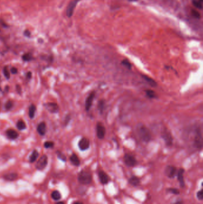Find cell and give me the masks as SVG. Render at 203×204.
<instances>
[{"mask_svg": "<svg viewBox=\"0 0 203 204\" xmlns=\"http://www.w3.org/2000/svg\"><path fill=\"white\" fill-rule=\"evenodd\" d=\"M39 156V153L36 150H34L32 152L31 155L29 157V162L30 163H33L36 161V160L38 159Z\"/></svg>", "mask_w": 203, "mask_h": 204, "instance_id": "23", "label": "cell"}, {"mask_svg": "<svg viewBox=\"0 0 203 204\" xmlns=\"http://www.w3.org/2000/svg\"><path fill=\"white\" fill-rule=\"evenodd\" d=\"M31 77H32V73L30 72H27V75H26V78L27 79H30L31 78Z\"/></svg>", "mask_w": 203, "mask_h": 204, "instance_id": "41", "label": "cell"}, {"mask_svg": "<svg viewBox=\"0 0 203 204\" xmlns=\"http://www.w3.org/2000/svg\"><path fill=\"white\" fill-rule=\"evenodd\" d=\"M121 64L123 66H125L126 68H127L129 70H131L132 67V64L130 62V61L127 59L122 60L121 61Z\"/></svg>", "mask_w": 203, "mask_h": 204, "instance_id": "25", "label": "cell"}, {"mask_svg": "<svg viewBox=\"0 0 203 204\" xmlns=\"http://www.w3.org/2000/svg\"><path fill=\"white\" fill-rule=\"evenodd\" d=\"M98 178H99V181L103 185H106L110 181V178L109 176L104 171H99L98 173Z\"/></svg>", "mask_w": 203, "mask_h": 204, "instance_id": "12", "label": "cell"}, {"mask_svg": "<svg viewBox=\"0 0 203 204\" xmlns=\"http://www.w3.org/2000/svg\"><path fill=\"white\" fill-rule=\"evenodd\" d=\"M51 197L55 200H59L62 198V195L58 190H54L51 193Z\"/></svg>", "mask_w": 203, "mask_h": 204, "instance_id": "26", "label": "cell"}, {"mask_svg": "<svg viewBox=\"0 0 203 204\" xmlns=\"http://www.w3.org/2000/svg\"><path fill=\"white\" fill-rule=\"evenodd\" d=\"M166 192L169 193L173 194L175 195H178L180 194V191L178 189L175 188V187H169L166 189Z\"/></svg>", "mask_w": 203, "mask_h": 204, "instance_id": "27", "label": "cell"}, {"mask_svg": "<svg viewBox=\"0 0 203 204\" xmlns=\"http://www.w3.org/2000/svg\"><path fill=\"white\" fill-rule=\"evenodd\" d=\"M22 59H23L24 61H29L32 60V59H33V57H32V54H30V53H26V54H23V56H22Z\"/></svg>", "mask_w": 203, "mask_h": 204, "instance_id": "29", "label": "cell"}, {"mask_svg": "<svg viewBox=\"0 0 203 204\" xmlns=\"http://www.w3.org/2000/svg\"><path fill=\"white\" fill-rule=\"evenodd\" d=\"M46 109L51 113H57L59 111V107L57 103H48L45 105Z\"/></svg>", "mask_w": 203, "mask_h": 204, "instance_id": "14", "label": "cell"}, {"mask_svg": "<svg viewBox=\"0 0 203 204\" xmlns=\"http://www.w3.org/2000/svg\"><path fill=\"white\" fill-rule=\"evenodd\" d=\"M141 76L143 78V79H144V81H145L147 82V84H148L149 85H150L151 87H156L157 86V82H156L154 79H153L152 78L149 77L146 75H144V74H141Z\"/></svg>", "mask_w": 203, "mask_h": 204, "instance_id": "15", "label": "cell"}, {"mask_svg": "<svg viewBox=\"0 0 203 204\" xmlns=\"http://www.w3.org/2000/svg\"><path fill=\"white\" fill-rule=\"evenodd\" d=\"M70 161L72 163V165H73L75 166H79L80 164V159L75 153H73L70 156Z\"/></svg>", "mask_w": 203, "mask_h": 204, "instance_id": "19", "label": "cell"}, {"mask_svg": "<svg viewBox=\"0 0 203 204\" xmlns=\"http://www.w3.org/2000/svg\"><path fill=\"white\" fill-rule=\"evenodd\" d=\"M3 73H4V75L6 78L7 79L10 78V72L7 66L4 67V69H3Z\"/></svg>", "mask_w": 203, "mask_h": 204, "instance_id": "35", "label": "cell"}, {"mask_svg": "<svg viewBox=\"0 0 203 204\" xmlns=\"http://www.w3.org/2000/svg\"><path fill=\"white\" fill-rule=\"evenodd\" d=\"M199 1H200V2H201V3H202V1H203V0H199Z\"/></svg>", "mask_w": 203, "mask_h": 204, "instance_id": "46", "label": "cell"}, {"mask_svg": "<svg viewBox=\"0 0 203 204\" xmlns=\"http://www.w3.org/2000/svg\"><path fill=\"white\" fill-rule=\"evenodd\" d=\"M46 124L45 122H42L41 123H39L38 124V127H37V131H38V132L39 133L40 135H44L45 134L46 132Z\"/></svg>", "mask_w": 203, "mask_h": 204, "instance_id": "18", "label": "cell"}, {"mask_svg": "<svg viewBox=\"0 0 203 204\" xmlns=\"http://www.w3.org/2000/svg\"><path fill=\"white\" fill-rule=\"evenodd\" d=\"M161 138L163 140L165 145L168 147L172 146L173 144V138L172 132L169 129L164 127L162 129L160 134Z\"/></svg>", "mask_w": 203, "mask_h": 204, "instance_id": "4", "label": "cell"}, {"mask_svg": "<svg viewBox=\"0 0 203 204\" xmlns=\"http://www.w3.org/2000/svg\"><path fill=\"white\" fill-rule=\"evenodd\" d=\"M128 183L130 185L133 186V187H137L141 183V180L139 177L137 176H131L128 180Z\"/></svg>", "mask_w": 203, "mask_h": 204, "instance_id": "16", "label": "cell"}, {"mask_svg": "<svg viewBox=\"0 0 203 204\" xmlns=\"http://www.w3.org/2000/svg\"><path fill=\"white\" fill-rule=\"evenodd\" d=\"M177 168L173 165H167L164 169V174L169 179H174L176 176Z\"/></svg>", "mask_w": 203, "mask_h": 204, "instance_id": "7", "label": "cell"}, {"mask_svg": "<svg viewBox=\"0 0 203 204\" xmlns=\"http://www.w3.org/2000/svg\"><path fill=\"white\" fill-rule=\"evenodd\" d=\"M56 204H65L64 203V202H62V201H60V202H58Z\"/></svg>", "mask_w": 203, "mask_h": 204, "instance_id": "44", "label": "cell"}, {"mask_svg": "<svg viewBox=\"0 0 203 204\" xmlns=\"http://www.w3.org/2000/svg\"><path fill=\"white\" fill-rule=\"evenodd\" d=\"M4 179L5 180L7 181H14L16 180V179L18 177V175H17V173H8V174H6L4 175L3 176Z\"/></svg>", "mask_w": 203, "mask_h": 204, "instance_id": "20", "label": "cell"}, {"mask_svg": "<svg viewBox=\"0 0 203 204\" xmlns=\"http://www.w3.org/2000/svg\"><path fill=\"white\" fill-rule=\"evenodd\" d=\"M191 14H192V15L194 17H195V18H196V19H199L201 17L200 13H199L198 11H196V10H194V9L192 10H191Z\"/></svg>", "mask_w": 203, "mask_h": 204, "instance_id": "32", "label": "cell"}, {"mask_svg": "<svg viewBox=\"0 0 203 204\" xmlns=\"http://www.w3.org/2000/svg\"><path fill=\"white\" fill-rule=\"evenodd\" d=\"M129 1H138V0H129Z\"/></svg>", "mask_w": 203, "mask_h": 204, "instance_id": "45", "label": "cell"}, {"mask_svg": "<svg viewBox=\"0 0 203 204\" xmlns=\"http://www.w3.org/2000/svg\"><path fill=\"white\" fill-rule=\"evenodd\" d=\"M172 204H184V201L182 199H178Z\"/></svg>", "mask_w": 203, "mask_h": 204, "instance_id": "38", "label": "cell"}, {"mask_svg": "<svg viewBox=\"0 0 203 204\" xmlns=\"http://www.w3.org/2000/svg\"><path fill=\"white\" fill-rule=\"evenodd\" d=\"M24 34L26 35V37H29L30 35V33L29 31H28V30H26V31L24 32Z\"/></svg>", "mask_w": 203, "mask_h": 204, "instance_id": "42", "label": "cell"}, {"mask_svg": "<svg viewBox=\"0 0 203 204\" xmlns=\"http://www.w3.org/2000/svg\"><path fill=\"white\" fill-rule=\"evenodd\" d=\"M78 1L79 0H73V1H71L70 4H69L67 9V16H68V17H70L71 16L73 15L74 9H75L76 6Z\"/></svg>", "mask_w": 203, "mask_h": 204, "instance_id": "13", "label": "cell"}, {"mask_svg": "<svg viewBox=\"0 0 203 204\" xmlns=\"http://www.w3.org/2000/svg\"><path fill=\"white\" fill-rule=\"evenodd\" d=\"M17 127L19 130H23L26 128V126L25 122L23 120H19L17 122Z\"/></svg>", "mask_w": 203, "mask_h": 204, "instance_id": "28", "label": "cell"}, {"mask_svg": "<svg viewBox=\"0 0 203 204\" xmlns=\"http://www.w3.org/2000/svg\"><path fill=\"white\" fill-rule=\"evenodd\" d=\"M96 133L97 138L99 140H103L105 137L106 129L102 123L98 122L96 125Z\"/></svg>", "mask_w": 203, "mask_h": 204, "instance_id": "6", "label": "cell"}, {"mask_svg": "<svg viewBox=\"0 0 203 204\" xmlns=\"http://www.w3.org/2000/svg\"><path fill=\"white\" fill-rule=\"evenodd\" d=\"M16 89H17V91L18 92L19 94H20L22 93V88H21L20 86H19V85H17L16 86Z\"/></svg>", "mask_w": 203, "mask_h": 204, "instance_id": "40", "label": "cell"}, {"mask_svg": "<svg viewBox=\"0 0 203 204\" xmlns=\"http://www.w3.org/2000/svg\"><path fill=\"white\" fill-rule=\"evenodd\" d=\"M97 109L100 114H103L104 113V110L106 109V101L104 99H101L98 101Z\"/></svg>", "mask_w": 203, "mask_h": 204, "instance_id": "21", "label": "cell"}, {"mask_svg": "<svg viewBox=\"0 0 203 204\" xmlns=\"http://www.w3.org/2000/svg\"><path fill=\"white\" fill-rule=\"evenodd\" d=\"M73 204H83V203L82 202H80V201H76L74 202Z\"/></svg>", "mask_w": 203, "mask_h": 204, "instance_id": "43", "label": "cell"}, {"mask_svg": "<svg viewBox=\"0 0 203 204\" xmlns=\"http://www.w3.org/2000/svg\"><path fill=\"white\" fill-rule=\"evenodd\" d=\"M95 91H92L89 95H88L86 100H85V108L86 111L88 112L91 109L92 105V102L94 100L95 97Z\"/></svg>", "mask_w": 203, "mask_h": 204, "instance_id": "9", "label": "cell"}, {"mask_svg": "<svg viewBox=\"0 0 203 204\" xmlns=\"http://www.w3.org/2000/svg\"><path fill=\"white\" fill-rule=\"evenodd\" d=\"M13 106V101H11V100H9V101H7V103H6V105H5V108H6V109H7V111H9V110L12 109Z\"/></svg>", "mask_w": 203, "mask_h": 204, "instance_id": "34", "label": "cell"}, {"mask_svg": "<svg viewBox=\"0 0 203 204\" xmlns=\"http://www.w3.org/2000/svg\"><path fill=\"white\" fill-rule=\"evenodd\" d=\"M36 110V106H35L34 105H31L29 106V117L31 118V119L35 117Z\"/></svg>", "mask_w": 203, "mask_h": 204, "instance_id": "24", "label": "cell"}, {"mask_svg": "<svg viewBox=\"0 0 203 204\" xmlns=\"http://www.w3.org/2000/svg\"><path fill=\"white\" fill-rule=\"evenodd\" d=\"M48 164V158L46 155H43L38 159L36 164V168L38 170L45 169Z\"/></svg>", "mask_w": 203, "mask_h": 204, "instance_id": "8", "label": "cell"}, {"mask_svg": "<svg viewBox=\"0 0 203 204\" xmlns=\"http://www.w3.org/2000/svg\"><path fill=\"white\" fill-rule=\"evenodd\" d=\"M145 93L146 96L149 99H155V98H157V94L154 90H151V89H148V90H145Z\"/></svg>", "mask_w": 203, "mask_h": 204, "instance_id": "22", "label": "cell"}, {"mask_svg": "<svg viewBox=\"0 0 203 204\" xmlns=\"http://www.w3.org/2000/svg\"><path fill=\"white\" fill-rule=\"evenodd\" d=\"M123 161L126 165L128 167H134L138 163L135 157L130 153H125L123 157Z\"/></svg>", "mask_w": 203, "mask_h": 204, "instance_id": "5", "label": "cell"}, {"mask_svg": "<svg viewBox=\"0 0 203 204\" xmlns=\"http://www.w3.org/2000/svg\"><path fill=\"white\" fill-rule=\"evenodd\" d=\"M43 146L46 149L52 148L53 147H54V143L52 142H46L43 144Z\"/></svg>", "mask_w": 203, "mask_h": 204, "instance_id": "36", "label": "cell"}, {"mask_svg": "<svg viewBox=\"0 0 203 204\" xmlns=\"http://www.w3.org/2000/svg\"><path fill=\"white\" fill-rule=\"evenodd\" d=\"M192 4L195 6V7L197 8V9H202V3H201L199 0L198 1H197V0H193Z\"/></svg>", "mask_w": 203, "mask_h": 204, "instance_id": "30", "label": "cell"}, {"mask_svg": "<svg viewBox=\"0 0 203 204\" xmlns=\"http://www.w3.org/2000/svg\"><path fill=\"white\" fill-rule=\"evenodd\" d=\"M78 147L82 151L88 150L90 147V141L86 137H82L78 143Z\"/></svg>", "mask_w": 203, "mask_h": 204, "instance_id": "11", "label": "cell"}, {"mask_svg": "<svg viewBox=\"0 0 203 204\" xmlns=\"http://www.w3.org/2000/svg\"><path fill=\"white\" fill-rule=\"evenodd\" d=\"M6 134L9 139L14 140L19 137V134L16 131L13 129H9L6 131Z\"/></svg>", "mask_w": 203, "mask_h": 204, "instance_id": "17", "label": "cell"}, {"mask_svg": "<svg viewBox=\"0 0 203 204\" xmlns=\"http://www.w3.org/2000/svg\"><path fill=\"white\" fill-rule=\"evenodd\" d=\"M78 180L82 185H89L92 181V177L91 173L85 170H82L79 173Z\"/></svg>", "mask_w": 203, "mask_h": 204, "instance_id": "3", "label": "cell"}, {"mask_svg": "<svg viewBox=\"0 0 203 204\" xmlns=\"http://www.w3.org/2000/svg\"><path fill=\"white\" fill-rule=\"evenodd\" d=\"M193 146L197 150H201L202 149L203 139L202 128L200 127H196L195 129Z\"/></svg>", "mask_w": 203, "mask_h": 204, "instance_id": "2", "label": "cell"}, {"mask_svg": "<svg viewBox=\"0 0 203 204\" xmlns=\"http://www.w3.org/2000/svg\"><path fill=\"white\" fill-rule=\"evenodd\" d=\"M17 72H18V71H17V69L16 67H12V69H11V73H12V74H16Z\"/></svg>", "mask_w": 203, "mask_h": 204, "instance_id": "39", "label": "cell"}, {"mask_svg": "<svg viewBox=\"0 0 203 204\" xmlns=\"http://www.w3.org/2000/svg\"><path fill=\"white\" fill-rule=\"evenodd\" d=\"M71 119V117L70 115H67L66 116L65 118V120H64V124H65V125H66L68 124V123L69 122V121H70Z\"/></svg>", "mask_w": 203, "mask_h": 204, "instance_id": "37", "label": "cell"}, {"mask_svg": "<svg viewBox=\"0 0 203 204\" xmlns=\"http://www.w3.org/2000/svg\"><path fill=\"white\" fill-rule=\"evenodd\" d=\"M184 173H185V169H183V168H180L177 171L176 173L177 179H178V181L181 188H184L185 187Z\"/></svg>", "mask_w": 203, "mask_h": 204, "instance_id": "10", "label": "cell"}, {"mask_svg": "<svg viewBox=\"0 0 203 204\" xmlns=\"http://www.w3.org/2000/svg\"><path fill=\"white\" fill-rule=\"evenodd\" d=\"M196 197L199 200H202L203 199V190L201 189L196 192Z\"/></svg>", "mask_w": 203, "mask_h": 204, "instance_id": "33", "label": "cell"}, {"mask_svg": "<svg viewBox=\"0 0 203 204\" xmlns=\"http://www.w3.org/2000/svg\"><path fill=\"white\" fill-rule=\"evenodd\" d=\"M136 132L138 137L145 143H149L151 140V136L150 130L144 124L139 123L136 125Z\"/></svg>", "mask_w": 203, "mask_h": 204, "instance_id": "1", "label": "cell"}, {"mask_svg": "<svg viewBox=\"0 0 203 204\" xmlns=\"http://www.w3.org/2000/svg\"><path fill=\"white\" fill-rule=\"evenodd\" d=\"M57 157L60 159H61L62 161H64V162L66 161V157L65 155H64L63 153H62V152H60V151H57Z\"/></svg>", "mask_w": 203, "mask_h": 204, "instance_id": "31", "label": "cell"}]
</instances>
